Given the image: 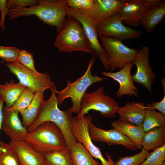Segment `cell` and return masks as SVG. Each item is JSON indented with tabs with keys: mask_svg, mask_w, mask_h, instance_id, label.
Wrapping results in <instances>:
<instances>
[{
	"mask_svg": "<svg viewBox=\"0 0 165 165\" xmlns=\"http://www.w3.org/2000/svg\"><path fill=\"white\" fill-rule=\"evenodd\" d=\"M67 15L74 18L80 23L90 44L93 55L99 59L106 69H109L108 57L98 41L97 25L86 11L74 9L68 7Z\"/></svg>",
	"mask_w": 165,
	"mask_h": 165,
	"instance_id": "10",
	"label": "cell"
},
{
	"mask_svg": "<svg viewBox=\"0 0 165 165\" xmlns=\"http://www.w3.org/2000/svg\"><path fill=\"white\" fill-rule=\"evenodd\" d=\"M3 99L1 97H0V131L1 130V127L3 119L2 108L4 102ZM1 141L0 140V143Z\"/></svg>",
	"mask_w": 165,
	"mask_h": 165,
	"instance_id": "39",
	"label": "cell"
},
{
	"mask_svg": "<svg viewBox=\"0 0 165 165\" xmlns=\"http://www.w3.org/2000/svg\"><path fill=\"white\" fill-rule=\"evenodd\" d=\"M104 87L101 86L90 93L86 92L81 102V110L76 116L80 117L88 113L90 111H98L105 118L116 117L119 107L118 102L104 93Z\"/></svg>",
	"mask_w": 165,
	"mask_h": 165,
	"instance_id": "6",
	"label": "cell"
},
{
	"mask_svg": "<svg viewBox=\"0 0 165 165\" xmlns=\"http://www.w3.org/2000/svg\"><path fill=\"white\" fill-rule=\"evenodd\" d=\"M68 6L72 9L87 10L92 8L94 0H67Z\"/></svg>",
	"mask_w": 165,
	"mask_h": 165,
	"instance_id": "34",
	"label": "cell"
},
{
	"mask_svg": "<svg viewBox=\"0 0 165 165\" xmlns=\"http://www.w3.org/2000/svg\"><path fill=\"white\" fill-rule=\"evenodd\" d=\"M5 65L19 81V83L28 87L35 93L44 92L55 85L48 72L35 73L24 67L18 62H7Z\"/></svg>",
	"mask_w": 165,
	"mask_h": 165,
	"instance_id": "8",
	"label": "cell"
},
{
	"mask_svg": "<svg viewBox=\"0 0 165 165\" xmlns=\"http://www.w3.org/2000/svg\"><path fill=\"white\" fill-rule=\"evenodd\" d=\"M145 113L143 102L127 101L119 107L117 113L119 119L142 127Z\"/></svg>",
	"mask_w": 165,
	"mask_h": 165,
	"instance_id": "19",
	"label": "cell"
},
{
	"mask_svg": "<svg viewBox=\"0 0 165 165\" xmlns=\"http://www.w3.org/2000/svg\"><path fill=\"white\" fill-rule=\"evenodd\" d=\"M42 155L46 165H72L68 149Z\"/></svg>",
	"mask_w": 165,
	"mask_h": 165,
	"instance_id": "27",
	"label": "cell"
},
{
	"mask_svg": "<svg viewBox=\"0 0 165 165\" xmlns=\"http://www.w3.org/2000/svg\"><path fill=\"white\" fill-rule=\"evenodd\" d=\"M101 46L108 56L110 69L111 72L121 69L134 59L138 50L132 49L124 45L122 42L113 38L98 35Z\"/></svg>",
	"mask_w": 165,
	"mask_h": 165,
	"instance_id": "7",
	"label": "cell"
},
{
	"mask_svg": "<svg viewBox=\"0 0 165 165\" xmlns=\"http://www.w3.org/2000/svg\"><path fill=\"white\" fill-rule=\"evenodd\" d=\"M89 130L93 141L105 143L109 145H121L131 151L137 149L135 145L130 139L116 129H102L96 126L92 121Z\"/></svg>",
	"mask_w": 165,
	"mask_h": 165,
	"instance_id": "13",
	"label": "cell"
},
{
	"mask_svg": "<svg viewBox=\"0 0 165 165\" xmlns=\"http://www.w3.org/2000/svg\"><path fill=\"white\" fill-rule=\"evenodd\" d=\"M0 165H21L17 154L10 145L0 143Z\"/></svg>",
	"mask_w": 165,
	"mask_h": 165,
	"instance_id": "28",
	"label": "cell"
},
{
	"mask_svg": "<svg viewBox=\"0 0 165 165\" xmlns=\"http://www.w3.org/2000/svg\"><path fill=\"white\" fill-rule=\"evenodd\" d=\"M111 126L130 139L137 149H142L141 141L145 133L142 127L119 119L112 122Z\"/></svg>",
	"mask_w": 165,
	"mask_h": 165,
	"instance_id": "20",
	"label": "cell"
},
{
	"mask_svg": "<svg viewBox=\"0 0 165 165\" xmlns=\"http://www.w3.org/2000/svg\"></svg>",
	"mask_w": 165,
	"mask_h": 165,
	"instance_id": "41",
	"label": "cell"
},
{
	"mask_svg": "<svg viewBox=\"0 0 165 165\" xmlns=\"http://www.w3.org/2000/svg\"><path fill=\"white\" fill-rule=\"evenodd\" d=\"M165 127V116L151 108L149 103L145 106V118L142 128L145 132L157 127Z\"/></svg>",
	"mask_w": 165,
	"mask_h": 165,
	"instance_id": "26",
	"label": "cell"
},
{
	"mask_svg": "<svg viewBox=\"0 0 165 165\" xmlns=\"http://www.w3.org/2000/svg\"><path fill=\"white\" fill-rule=\"evenodd\" d=\"M27 87L13 80L6 82L4 85L0 84V97L3 99L7 106L10 107L16 103L20 94Z\"/></svg>",
	"mask_w": 165,
	"mask_h": 165,
	"instance_id": "23",
	"label": "cell"
},
{
	"mask_svg": "<svg viewBox=\"0 0 165 165\" xmlns=\"http://www.w3.org/2000/svg\"><path fill=\"white\" fill-rule=\"evenodd\" d=\"M54 44L59 52L81 51L93 54L90 44L82 26L71 16H68L66 19Z\"/></svg>",
	"mask_w": 165,
	"mask_h": 165,
	"instance_id": "4",
	"label": "cell"
},
{
	"mask_svg": "<svg viewBox=\"0 0 165 165\" xmlns=\"http://www.w3.org/2000/svg\"><path fill=\"white\" fill-rule=\"evenodd\" d=\"M149 152L142 148L140 152L131 156H120L114 162V165H140L145 160Z\"/></svg>",
	"mask_w": 165,
	"mask_h": 165,
	"instance_id": "31",
	"label": "cell"
},
{
	"mask_svg": "<svg viewBox=\"0 0 165 165\" xmlns=\"http://www.w3.org/2000/svg\"><path fill=\"white\" fill-rule=\"evenodd\" d=\"M69 149L72 165H101L82 144L78 141Z\"/></svg>",
	"mask_w": 165,
	"mask_h": 165,
	"instance_id": "25",
	"label": "cell"
},
{
	"mask_svg": "<svg viewBox=\"0 0 165 165\" xmlns=\"http://www.w3.org/2000/svg\"><path fill=\"white\" fill-rule=\"evenodd\" d=\"M35 93L28 87L23 91L15 104L9 107L11 110L20 112L26 109L31 103L34 97Z\"/></svg>",
	"mask_w": 165,
	"mask_h": 165,
	"instance_id": "30",
	"label": "cell"
},
{
	"mask_svg": "<svg viewBox=\"0 0 165 165\" xmlns=\"http://www.w3.org/2000/svg\"><path fill=\"white\" fill-rule=\"evenodd\" d=\"M44 93L41 91L35 93L33 99L30 105L20 112L22 116V124L27 129L34 122L37 116L44 100Z\"/></svg>",
	"mask_w": 165,
	"mask_h": 165,
	"instance_id": "24",
	"label": "cell"
},
{
	"mask_svg": "<svg viewBox=\"0 0 165 165\" xmlns=\"http://www.w3.org/2000/svg\"><path fill=\"white\" fill-rule=\"evenodd\" d=\"M165 160V144L149 152L140 165H164Z\"/></svg>",
	"mask_w": 165,
	"mask_h": 165,
	"instance_id": "29",
	"label": "cell"
},
{
	"mask_svg": "<svg viewBox=\"0 0 165 165\" xmlns=\"http://www.w3.org/2000/svg\"><path fill=\"white\" fill-rule=\"evenodd\" d=\"M56 88L55 86L51 89V96L47 100H44L36 119L27 128V130L28 132L32 131L44 122H52L61 130L68 148L69 149L77 141L72 130L71 121L73 116L68 109L62 111L59 108L56 95Z\"/></svg>",
	"mask_w": 165,
	"mask_h": 165,
	"instance_id": "1",
	"label": "cell"
},
{
	"mask_svg": "<svg viewBox=\"0 0 165 165\" xmlns=\"http://www.w3.org/2000/svg\"><path fill=\"white\" fill-rule=\"evenodd\" d=\"M145 11L142 0H124L118 12L122 23L138 27Z\"/></svg>",
	"mask_w": 165,
	"mask_h": 165,
	"instance_id": "17",
	"label": "cell"
},
{
	"mask_svg": "<svg viewBox=\"0 0 165 165\" xmlns=\"http://www.w3.org/2000/svg\"><path fill=\"white\" fill-rule=\"evenodd\" d=\"M133 65L132 63H130L118 72H102L101 74L103 76L111 78L119 83V88L116 93L118 97H121L124 95L139 97L138 89L134 83L131 74Z\"/></svg>",
	"mask_w": 165,
	"mask_h": 165,
	"instance_id": "15",
	"label": "cell"
},
{
	"mask_svg": "<svg viewBox=\"0 0 165 165\" xmlns=\"http://www.w3.org/2000/svg\"><path fill=\"white\" fill-rule=\"evenodd\" d=\"M40 1L41 0H9L7 1L6 5L9 9H11L31 7L38 4Z\"/></svg>",
	"mask_w": 165,
	"mask_h": 165,
	"instance_id": "35",
	"label": "cell"
},
{
	"mask_svg": "<svg viewBox=\"0 0 165 165\" xmlns=\"http://www.w3.org/2000/svg\"><path fill=\"white\" fill-rule=\"evenodd\" d=\"M98 35L111 37L122 42L132 39H137L141 32L125 26L120 19L119 12L116 13L97 25Z\"/></svg>",
	"mask_w": 165,
	"mask_h": 165,
	"instance_id": "11",
	"label": "cell"
},
{
	"mask_svg": "<svg viewBox=\"0 0 165 165\" xmlns=\"http://www.w3.org/2000/svg\"><path fill=\"white\" fill-rule=\"evenodd\" d=\"M24 141L42 154L68 149L61 130L50 121L44 122L28 132Z\"/></svg>",
	"mask_w": 165,
	"mask_h": 165,
	"instance_id": "3",
	"label": "cell"
},
{
	"mask_svg": "<svg viewBox=\"0 0 165 165\" xmlns=\"http://www.w3.org/2000/svg\"><path fill=\"white\" fill-rule=\"evenodd\" d=\"M124 0H94L92 8L86 10L96 25L118 12Z\"/></svg>",
	"mask_w": 165,
	"mask_h": 165,
	"instance_id": "16",
	"label": "cell"
},
{
	"mask_svg": "<svg viewBox=\"0 0 165 165\" xmlns=\"http://www.w3.org/2000/svg\"><path fill=\"white\" fill-rule=\"evenodd\" d=\"M19 50V49L14 47L0 46V58L7 62H17Z\"/></svg>",
	"mask_w": 165,
	"mask_h": 165,
	"instance_id": "33",
	"label": "cell"
},
{
	"mask_svg": "<svg viewBox=\"0 0 165 165\" xmlns=\"http://www.w3.org/2000/svg\"><path fill=\"white\" fill-rule=\"evenodd\" d=\"M68 7L67 0H41L35 6L9 9L7 14L11 20L20 16L35 15L44 24L56 27L59 32L66 19Z\"/></svg>",
	"mask_w": 165,
	"mask_h": 165,
	"instance_id": "2",
	"label": "cell"
},
{
	"mask_svg": "<svg viewBox=\"0 0 165 165\" xmlns=\"http://www.w3.org/2000/svg\"><path fill=\"white\" fill-rule=\"evenodd\" d=\"M149 105L151 108L155 110H158L165 116V91H164V95L161 101L159 102L153 101Z\"/></svg>",
	"mask_w": 165,
	"mask_h": 165,
	"instance_id": "37",
	"label": "cell"
},
{
	"mask_svg": "<svg viewBox=\"0 0 165 165\" xmlns=\"http://www.w3.org/2000/svg\"><path fill=\"white\" fill-rule=\"evenodd\" d=\"M150 50L147 46L142 47L138 50L132 63L137 67V71L132 75L134 82L145 87L151 94L152 86L154 82L156 75L152 68L149 62Z\"/></svg>",
	"mask_w": 165,
	"mask_h": 165,
	"instance_id": "12",
	"label": "cell"
},
{
	"mask_svg": "<svg viewBox=\"0 0 165 165\" xmlns=\"http://www.w3.org/2000/svg\"><path fill=\"white\" fill-rule=\"evenodd\" d=\"M142 1L146 11L156 6L161 2L160 0H142Z\"/></svg>",
	"mask_w": 165,
	"mask_h": 165,
	"instance_id": "38",
	"label": "cell"
},
{
	"mask_svg": "<svg viewBox=\"0 0 165 165\" xmlns=\"http://www.w3.org/2000/svg\"><path fill=\"white\" fill-rule=\"evenodd\" d=\"M165 144V127H157L148 131L141 141L142 148L149 151L154 150Z\"/></svg>",
	"mask_w": 165,
	"mask_h": 165,
	"instance_id": "22",
	"label": "cell"
},
{
	"mask_svg": "<svg viewBox=\"0 0 165 165\" xmlns=\"http://www.w3.org/2000/svg\"><path fill=\"white\" fill-rule=\"evenodd\" d=\"M9 143L16 152L21 165H46L42 154L25 141H10Z\"/></svg>",
	"mask_w": 165,
	"mask_h": 165,
	"instance_id": "18",
	"label": "cell"
},
{
	"mask_svg": "<svg viewBox=\"0 0 165 165\" xmlns=\"http://www.w3.org/2000/svg\"><path fill=\"white\" fill-rule=\"evenodd\" d=\"M19 112L6 106L2 108L3 119L1 130L9 138L10 141L24 140L28 133L18 116Z\"/></svg>",
	"mask_w": 165,
	"mask_h": 165,
	"instance_id": "14",
	"label": "cell"
},
{
	"mask_svg": "<svg viewBox=\"0 0 165 165\" xmlns=\"http://www.w3.org/2000/svg\"></svg>",
	"mask_w": 165,
	"mask_h": 165,
	"instance_id": "40",
	"label": "cell"
},
{
	"mask_svg": "<svg viewBox=\"0 0 165 165\" xmlns=\"http://www.w3.org/2000/svg\"><path fill=\"white\" fill-rule=\"evenodd\" d=\"M7 0H0V10L1 12V18L0 21V28H2L3 31L5 29L4 18L9 10L7 6Z\"/></svg>",
	"mask_w": 165,
	"mask_h": 165,
	"instance_id": "36",
	"label": "cell"
},
{
	"mask_svg": "<svg viewBox=\"0 0 165 165\" xmlns=\"http://www.w3.org/2000/svg\"><path fill=\"white\" fill-rule=\"evenodd\" d=\"M165 15V2H161L152 9L144 13L140 21V25L145 31L152 32L157 25L161 22Z\"/></svg>",
	"mask_w": 165,
	"mask_h": 165,
	"instance_id": "21",
	"label": "cell"
},
{
	"mask_svg": "<svg viewBox=\"0 0 165 165\" xmlns=\"http://www.w3.org/2000/svg\"><path fill=\"white\" fill-rule=\"evenodd\" d=\"M97 57L93 55L89 63L87 68L83 75L73 83L71 80L66 81L67 86L61 91L55 89L58 104L61 105L64 101L70 98L72 103V106L68 109L72 114H79L81 110V102L82 99L88 88L92 84L100 82L106 79L98 76L96 74L92 75L91 73L92 67Z\"/></svg>",
	"mask_w": 165,
	"mask_h": 165,
	"instance_id": "5",
	"label": "cell"
},
{
	"mask_svg": "<svg viewBox=\"0 0 165 165\" xmlns=\"http://www.w3.org/2000/svg\"><path fill=\"white\" fill-rule=\"evenodd\" d=\"M17 62L24 67L36 73H38L34 64L33 55L25 50H20L19 52Z\"/></svg>",
	"mask_w": 165,
	"mask_h": 165,
	"instance_id": "32",
	"label": "cell"
},
{
	"mask_svg": "<svg viewBox=\"0 0 165 165\" xmlns=\"http://www.w3.org/2000/svg\"><path fill=\"white\" fill-rule=\"evenodd\" d=\"M90 115L78 117H73L71 121L72 130L77 141L82 144L93 157L99 160L101 165H114L111 157L106 153L108 160L102 154L99 148L95 146L92 140L89 132V127L92 121Z\"/></svg>",
	"mask_w": 165,
	"mask_h": 165,
	"instance_id": "9",
	"label": "cell"
}]
</instances>
